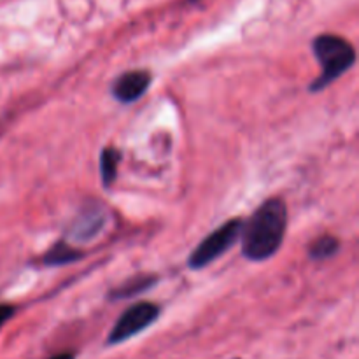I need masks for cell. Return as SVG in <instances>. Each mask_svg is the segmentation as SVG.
<instances>
[{
  "mask_svg": "<svg viewBox=\"0 0 359 359\" xmlns=\"http://www.w3.org/2000/svg\"><path fill=\"white\" fill-rule=\"evenodd\" d=\"M104 221L105 217L100 210H91L88 216H81L79 221L72 228L74 238L76 241H90L102 230Z\"/></svg>",
  "mask_w": 359,
  "mask_h": 359,
  "instance_id": "obj_8",
  "label": "cell"
},
{
  "mask_svg": "<svg viewBox=\"0 0 359 359\" xmlns=\"http://www.w3.org/2000/svg\"><path fill=\"white\" fill-rule=\"evenodd\" d=\"M312 49L321 65V76L311 84V91H323L356 63V51L353 44L339 35H319L312 42Z\"/></svg>",
  "mask_w": 359,
  "mask_h": 359,
  "instance_id": "obj_2",
  "label": "cell"
},
{
  "mask_svg": "<svg viewBox=\"0 0 359 359\" xmlns=\"http://www.w3.org/2000/svg\"><path fill=\"white\" fill-rule=\"evenodd\" d=\"M287 230V207L283 198L265 200L252 212L248 221H244L242 230V255L249 262H266L277 255L283 245Z\"/></svg>",
  "mask_w": 359,
  "mask_h": 359,
  "instance_id": "obj_1",
  "label": "cell"
},
{
  "mask_svg": "<svg viewBox=\"0 0 359 359\" xmlns=\"http://www.w3.org/2000/svg\"><path fill=\"white\" fill-rule=\"evenodd\" d=\"M242 230H244V219L242 217H233L228 219L226 223L221 224L219 228L207 235L191 256L188 258V266L191 270H202L209 266L210 263L216 262L223 255H226L242 237Z\"/></svg>",
  "mask_w": 359,
  "mask_h": 359,
  "instance_id": "obj_3",
  "label": "cell"
},
{
  "mask_svg": "<svg viewBox=\"0 0 359 359\" xmlns=\"http://www.w3.org/2000/svg\"><path fill=\"white\" fill-rule=\"evenodd\" d=\"M14 312H16V309H14L13 305L0 304V328H2V326L6 325L11 318H13Z\"/></svg>",
  "mask_w": 359,
  "mask_h": 359,
  "instance_id": "obj_11",
  "label": "cell"
},
{
  "mask_svg": "<svg viewBox=\"0 0 359 359\" xmlns=\"http://www.w3.org/2000/svg\"><path fill=\"white\" fill-rule=\"evenodd\" d=\"M156 283L158 276H153V273H140V276L130 277L126 283L114 287V290L111 291V294H109V298H111V300H125V298L137 297V294H142L144 291L156 286Z\"/></svg>",
  "mask_w": 359,
  "mask_h": 359,
  "instance_id": "obj_6",
  "label": "cell"
},
{
  "mask_svg": "<svg viewBox=\"0 0 359 359\" xmlns=\"http://www.w3.org/2000/svg\"><path fill=\"white\" fill-rule=\"evenodd\" d=\"M121 160V153H119L116 147L109 146L102 149L100 154V175L102 182H104L105 188L112 186V182L116 181V175H118V163Z\"/></svg>",
  "mask_w": 359,
  "mask_h": 359,
  "instance_id": "obj_9",
  "label": "cell"
},
{
  "mask_svg": "<svg viewBox=\"0 0 359 359\" xmlns=\"http://www.w3.org/2000/svg\"><path fill=\"white\" fill-rule=\"evenodd\" d=\"M83 252L79 249L72 248L69 242L60 241L42 256V263L46 266H62V265H70L74 262H79L83 258Z\"/></svg>",
  "mask_w": 359,
  "mask_h": 359,
  "instance_id": "obj_7",
  "label": "cell"
},
{
  "mask_svg": "<svg viewBox=\"0 0 359 359\" xmlns=\"http://www.w3.org/2000/svg\"><path fill=\"white\" fill-rule=\"evenodd\" d=\"M160 314V307L153 302H139L135 305H130L112 326L107 337V346H118L133 339L151 325H154Z\"/></svg>",
  "mask_w": 359,
  "mask_h": 359,
  "instance_id": "obj_4",
  "label": "cell"
},
{
  "mask_svg": "<svg viewBox=\"0 0 359 359\" xmlns=\"http://www.w3.org/2000/svg\"><path fill=\"white\" fill-rule=\"evenodd\" d=\"M151 86V74L147 70H128L116 77L111 86V95L121 104H133Z\"/></svg>",
  "mask_w": 359,
  "mask_h": 359,
  "instance_id": "obj_5",
  "label": "cell"
},
{
  "mask_svg": "<svg viewBox=\"0 0 359 359\" xmlns=\"http://www.w3.org/2000/svg\"><path fill=\"white\" fill-rule=\"evenodd\" d=\"M49 359H74V354L72 353H62V354H56V356H53Z\"/></svg>",
  "mask_w": 359,
  "mask_h": 359,
  "instance_id": "obj_12",
  "label": "cell"
},
{
  "mask_svg": "<svg viewBox=\"0 0 359 359\" xmlns=\"http://www.w3.org/2000/svg\"><path fill=\"white\" fill-rule=\"evenodd\" d=\"M340 251L339 238L333 235H323V237L316 238L309 248V256L314 262H326V259L333 258L337 252Z\"/></svg>",
  "mask_w": 359,
  "mask_h": 359,
  "instance_id": "obj_10",
  "label": "cell"
}]
</instances>
